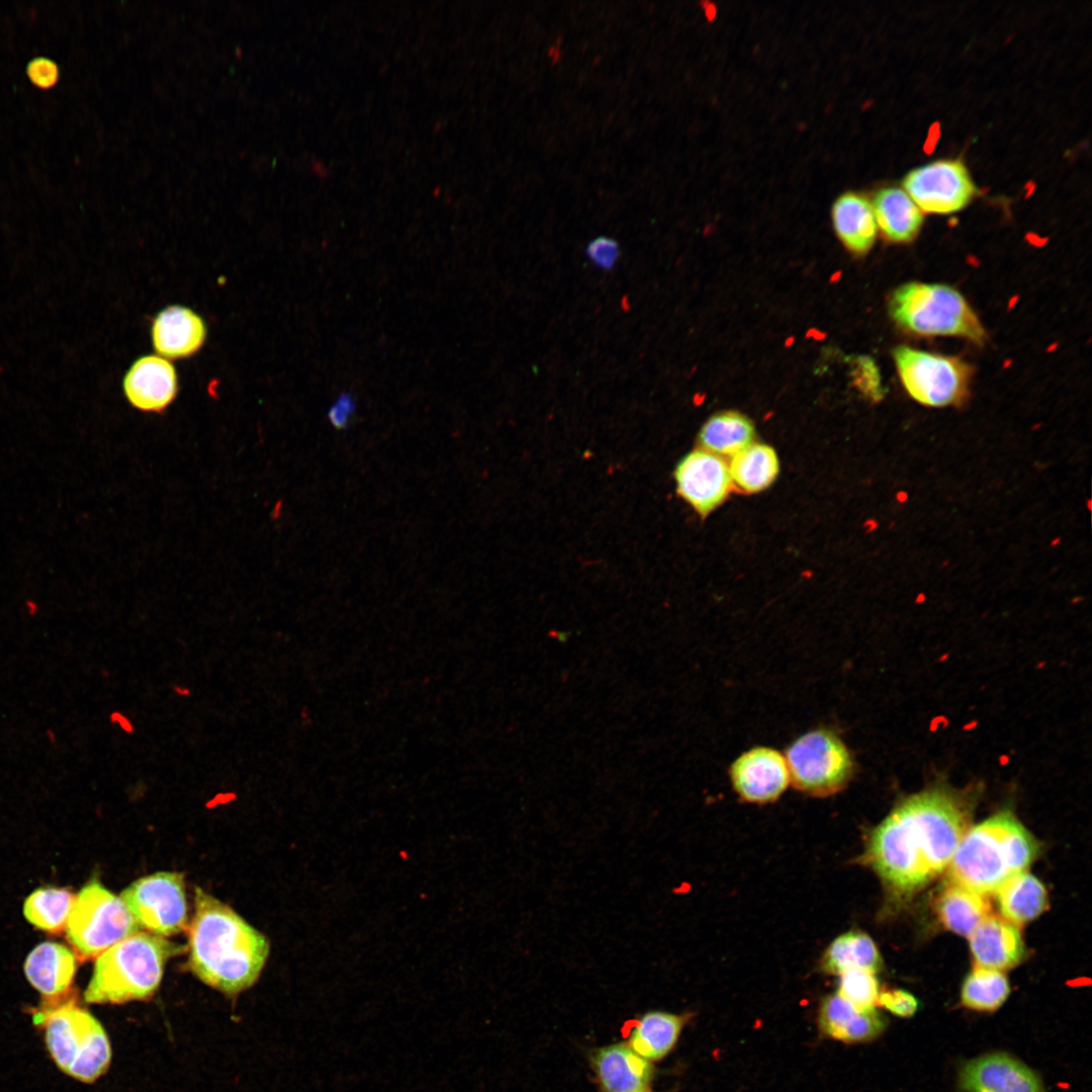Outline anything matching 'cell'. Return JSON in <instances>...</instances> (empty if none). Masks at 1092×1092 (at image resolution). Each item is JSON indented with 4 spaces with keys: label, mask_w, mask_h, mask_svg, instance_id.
Masks as SVG:
<instances>
[{
    "label": "cell",
    "mask_w": 1092,
    "mask_h": 1092,
    "mask_svg": "<svg viewBox=\"0 0 1092 1092\" xmlns=\"http://www.w3.org/2000/svg\"><path fill=\"white\" fill-rule=\"evenodd\" d=\"M142 929L120 897L97 880L76 895L66 926L69 942L83 959L99 957Z\"/></svg>",
    "instance_id": "52a82bcc"
},
{
    "label": "cell",
    "mask_w": 1092,
    "mask_h": 1092,
    "mask_svg": "<svg viewBox=\"0 0 1092 1092\" xmlns=\"http://www.w3.org/2000/svg\"><path fill=\"white\" fill-rule=\"evenodd\" d=\"M976 966L1003 971L1017 966L1025 956L1018 927L996 916L986 917L970 935Z\"/></svg>",
    "instance_id": "ac0fdd59"
},
{
    "label": "cell",
    "mask_w": 1092,
    "mask_h": 1092,
    "mask_svg": "<svg viewBox=\"0 0 1092 1092\" xmlns=\"http://www.w3.org/2000/svg\"><path fill=\"white\" fill-rule=\"evenodd\" d=\"M206 335L202 318L183 306H169L158 313L152 326L155 350L163 357L180 359L193 355Z\"/></svg>",
    "instance_id": "ffe728a7"
},
{
    "label": "cell",
    "mask_w": 1092,
    "mask_h": 1092,
    "mask_svg": "<svg viewBox=\"0 0 1092 1092\" xmlns=\"http://www.w3.org/2000/svg\"><path fill=\"white\" fill-rule=\"evenodd\" d=\"M44 736L49 743L55 745L58 741L57 732L53 728H47L44 730Z\"/></svg>",
    "instance_id": "74e56055"
},
{
    "label": "cell",
    "mask_w": 1092,
    "mask_h": 1092,
    "mask_svg": "<svg viewBox=\"0 0 1092 1092\" xmlns=\"http://www.w3.org/2000/svg\"><path fill=\"white\" fill-rule=\"evenodd\" d=\"M996 894L1001 914L1017 927L1036 918L1048 906L1044 886L1025 872L1007 880Z\"/></svg>",
    "instance_id": "cb8c5ba5"
},
{
    "label": "cell",
    "mask_w": 1092,
    "mask_h": 1092,
    "mask_svg": "<svg viewBox=\"0 0 1092 1092\" xmlns=\"http://www.w3.org/2000/svg\"><path fill=\"white\" fill-rule=\"evenodd\" d=\"M1010 987L1001 971L975 966L967 976L961 993L962 1003L977 1011H994L1007 999Z\"/></svg>",
    "instance_id": "f546056e"
},
{
    "label": "cell",
    "mask_w": 1092,
    "mask_h": 1092,
    "mask_svg": "<svg viewBox=\"0 0 1092 1092\" xmlns=\"http://www.w3.org/2000/svg\"><path fill=\"white\" fill-rule=\"evenodd\" d=\"M76 972L75 954L57 942L36 945L27 956L24 973L43 997V1002H55L68 996Z\"/></svg>",
    "instance_id": "e0dca14e"
},
{
    "label": "cell",
    "mask_w": 1092,
    "mask_h": 1092,
    "mask_svg": "<svg viewBox=\"0 0 1092 1092\" xmlns=\"http://www.w3.org/2000/svg\"><path fill=\"white\" fill-rule=\"evenodd\" d=\"M586 253L588 258L600 268L611 269L618 260V243L607 237H598L589 242Z\"/></svg>",
    "instance_id": "e575fe53"
},
{
    "label": "cell",
    "mask_w": 1092,
    "mask_h": 1092,
    "mask_svg": "<svg viewBox=\"0 0 1092 1092\" xmlns=\"http://www.w3.org/2000/svg\"><path fill=\"white\" fill-rule=\"evenodd\" d=\"M177 375L173 365L155 355L136 360L123 379L128 402L147 413L164 411L177 394Z\"/></svg>",
    "instance_id": "9a60e30c"
},
{
    "label": "cell",
    "mask_w": 1092,
    "mask_h": 1092,
    "mask_svg": "<svg viewBox=\"0 0 1092 1092\" xmlns=\"http://www.w3.org/2000/svg\"><path fill=\"white\" fill-rule=\"evenodd\" d=\"M26 76L30 83L41 90L54 88L60 79V69L56 62L46 57L31 59L26 66Z\"/></svg>",
    "instance_id": "d6a6232c"
},
{
    "label": "cell",
    "mask_w": 1092,
    "mask_h": 1092,
    "mask_svg": "<svg viewBox=\"0 0 1092 1092\" xmlns=\"http://www.w3.org/2000/svg\"><path fill=\"white\" fill-rule=\"evenodd\" d=\"M967 1092H1046L1036 1074L1005 1053H991L969 1061L960 1073Z\"/></svg>",
    "instance_id": "5bb4252c"
},
{
    "label": "cell",
    "mask_w": 1092,
    "mask_h": 1092,
    "mask_svg": "<svg viewBox=\"0 0 1092 1092\" xmlns=\"http://www.w3.org/2000/svg\"><path fill=\"white\" fill-rule=\"evenodd\" d=\"M878 230L894 243H908L916 238L923 223V212L902 188H881L872 201Z\"/></svg>",
    "instance_id": "44dd1931"
},
{
    "label": "cell",
    "mask_w": 1092,
    "mask_h": 1092,
    "mask_svg": "<svg viewBox=\"0 0 1092 1092\" xmlns=\"http://www.w3.org/2000/svg\"><path fill=\"white\" fill-rule=\"evenodd\" d=\"M881 967L882 959L876 943L859 930H850L836 937L821 960L823 972L838 976L852 970L876 973Z\"/></svg>",
    "instance_id": "d4e9b609"
},
{
    "label": "cell",
    "mask_w": 1092,
    "mask_h": 1092,
    "mask_svg": "<svg viewBox=\"0 0 1092 1092\" xmlns=\"http://www.w3.org/2000/svg\"><path fill=\"white\" fill-rule=\"evenodd\" d=\"M356 403L349 393H342L328 411V419L337 429H345L355 413Z\"/></svg>",
    "instance_id": "d590c367"
},
{
    "label": "cell",
    "mask_w": 1092,
    "mask_h": 1092,
    "mask_svg": "<svg viewBox=\"0 0 1092 1092\" xmlns=\"http://www.w3.org/2000/svg\"><path fill=\"white\" fill-rule=\"evenodd\" d=\"M903 189L922 212L935 214L964 209L977 193L967 167L958 160H938L911 170Z\"/></svg>",
    "instance_id": "8fae6325"
},
{
    "label": "cell",
    "mask_w": 1092,
    "mask_h": 1092,
    "mask_svg": "<svg viewBox=\"0 0 1092 1092\" xmlns=\"http://www.w3.org/2000/svg\"><path fill=\"white\" fill-rule=\"evenodd\" d=\"M831 216L837 237L849 251L863 254L872 248L879 230L872 202L866 196L852 191L839 195Z\"/></svg>",
    "instance_id": "7402d4cb"
},
{
    "label": "cell",
    "mask_w": 1092,
    "mask_h": 1092,
    "mask_svg": "<svg viewBox=\"0 0 1092 1092\" xmlns=\"http://www.w3.org/2000/svg\"><path fill=\"white\" fill-rule=\"evenodd\" d=\"M729 776L737 795L757 804L776 801L791 782L785 755L767 746H756L740 754L731 763Z\"/></svg>",
    "instance_id": "4fadbf2b"
},
{
    "label": "cell",
    "mask_w": 1092,
    "mask_h": 1092,
    "mask_svg": "<svg viewBox=\"0 0 1092 1092\" xmlns=\"http://www.w3.org/2000/svg\"><path fill=\"white\" fill-rule=\"evenodd\" d=\"M265 935L200 888L189 931V966L206 985L238 994L258 979L269 956Z\"/></svg>",
    "instance_id": "7a4b0ae2"
},
{
    "label": "cell",
    "mask_w": 1092,
    "mask_h": 1092,
    "mask_svg": "<svg viewBox=\"0 0 1092 1092\" xmlns=\"http://www.w3.org/2000/svg\"><path fill=\"white\" fill-rule=\"evenodd\" d=\"M673 477L677 494L702 517L718 508L733 486L726 459L702 448L678 461Z\"/></svg>",
    "instance_id": "7c38bea8"
},
{
    "label": "cell",
    "mask_w": 1092,
    "mask_h": 1092,
    "mask_svg": "<svg viewBox=\"0 0 1092 1092\" xmlns=\"http://www.w3.org/2000/svg\"><path fill=\"white\" fill-rule=\"evenodd\" d=\"M1039 847L1035 838L1008 812L968 829L948 866L951 883L986 896L1024 872Z\"/></svg>",
    "instance_id": "3957f363"
},
{
    "label": "cell",
    "mask_w": 1092,
    "mask_h": 1092,
    "mask_svg": "<svg viewBox=\"0 0 1092 1092\" xmlns=\"http://www.w3.org/2000/svg\"><path fill=\"white\" fill-rule=\"evenodd\" d=\"M687 1016L652 1010L632 1026L627 1044L643 1059L653 1062L666 1057L675 1046Z\"/></svg>",
    "instance_id": "603a6c76"
},
{
    "label": "cell",
    "mask_w": 1092,
    "mask_h": 1092,
    "mask_svg": "<svg viewBox=\"0 0 1092 1092\" xmlns=\"http://www.w3.org/2000/svg\"><path fill=\"white\" fill-rule=\"evenodd\" d=\"M637 1092H650V1091L648 1089H644V1090H640V1091H637Z\"/></svg>",
    "instance_id": "f35d334b"
},
{
    "label": "cell",
    "mask_w": 1092,
    "mask_h": 1092,
    "mask_svg": "<svg viewBox=\"0 0 1092 1092\" xmlns=\"http://www.w3.org/2000/svg\"><path fill=\"white\" fill-rule=\"evenodd\" d=\"M728 465L732 483L746 493L767 488L780 471V461L775 449L755 442L733 455Z\"/></svg>",
    "instance_id": "484cf974"
},
{
    "label": "cell",
    "mask_w": 1092,
    "mask_h": 1092,
    "mask_svg": "<svg viewBox=\"0 0 1092 1092\" xmlns=\"http://www.w3.org/2000/svg\"><path fill=\"white\" fill-rule=\"evenodd\" d=\"M179 951V945L151 932L126 937L97 957L85 1001L121 1004L152 997L166 962Z\"/></svg>",
    "instance_id": "277c9868"
},
{
    "label": "cell",
    "mask_w": 1092,
    "mask_h": 1092,
    "mask_svg": "<svg viewBox=\"0 0 1092 1092\" xmlns=\"http://www.w3.org/2000/svg\"><path fill=\"white\" fill-rule=\"evenodd\" d=\"M120 899L142 928L159 936L181 932L187 922V902L183 876L156 873L125 888Z\"/></svg>",
    "instance_id": "30bf717a"
},
{
    "label": "cell",
    "mask_w": 1092,
    "mask_h": 1092,
    "mask_svg": "<svg viewBox=\"0 0 1092 1092\" xmlns=\"http://www.w3.org/2000/svg\"><path fill=\"white\" fill-rule=\"evenodd\" d=\"M109 720L111 723L118 724L119 727L127 733L132 732L133 730L130 721L118 711L111 712V714L109 715Z\"/></svg>",
    "instance_id": "8d00e7d4"
},
{
    "label": "cell",
    "mask_w": 1092,
    "mask_h": 1092,
    "mask_svg": "<svg viewBox=\"0 0 1092 1092\" xmlns=\"http://www.w3.org/2000/svg\"><path fill=\"white\" fill-rule=\"evenodd\" d=\"M753 438L754 428L748 418L737 412H723L706 421L698 442L702 449L726 459L751 444Z\"/></svg>",
    "instance_id": "83f0119b"
},
{
    "label": "cell",
    "mask_w": 1092,
    "mask_h": 1092,
    "mask_svg": "<svg viewBox=\"0 0 1092 1092\" xmlns=\"http://www.w3.org/2000/svg\"><path fill=\"white\" fill-rule=\"evenodd\" d=\"M878 1004L900 1017H910L918 1009L917 999L909 992L900 989L880 992Z\"/></svg>",
    "instance_id": "836d02e7"
},
{
    "label": "cell",
    "mask_w": 1092,
    "mask_h": 1092,
    "mask_svg": "<svg viewBox=\"0 0 1092 1092\" xmlns=\"http://www.w3.org/2000/svg\"><path fill=\"white\" fill-rule=\"evenodd\" d=\"M836 993L858 1008H876L880 994L879 983L875 973L863 970L847 971L839 975Z\"/></svg>",
    "instance_id": "4dcf8cb0"
},
{
    "label": "cell",
    "mask_w": 1092,
    "mask_h": 1092,
    "mask_svg": "<svg viewBox=\"0 0 1092 1092\" xmlns=\"http://www.w3.org/2000/svg\"><path fill=\"white\" fill-rule=\"evenodd\" d=\"M818 1022L824 1034L846 1043L872 1040L886 1026L876 1008H858L837 993L822 1001Z\"/></svg>",
    "instance_id": "d6986e66"
},
{
    "label": "cell",
    "mask_w": 1092,
    "mask_h": 1092,
    "mask_svg": "<svg viewBox=\"0 0 1092 1092\" xmlns=\"http://www.w3.org/2000/svg\"><path fill=\"white\" fill-rule=\"evenodd\" d=\"M967 830V813L953 795L925 791L899 803L874 829L861 859L891 893L904 896L949 866Z\"/></svg>",
    "instance_id": "6da1fadb"
},
{
    "label": "cell",
    "mask_w": 1092,
    "mask_h": 1092,
    "mask_svg": "<svg viewBox=\"0 0 1092 1092\" xmlns=\"http://www.w3.org/2000/svg\"><path fill=\"white\" fill-rule=\"evenodd\" d=\"M33 1022L44 1032L56 1065L67 1075L92 1083L109 1067L111 1048L101 1023L73 998L43 1002Z\"/></svg>",
    "instance_id": "5b68a950"
},
{
    "label": "cell",
    "mask_w": 1092,
    "mask_h": 1092,
    "mask_svg": "<svg viewBox=\"0 0 1092 1092\" xmlns=\"http://www.w3.org/2000/svg\"><path fill=\"white\" fill-rule=\"evenodd\" d=\"M894 360L906 391L921 404L954 405L968 395L971 367L960 358L901 346Z\"/></svg>",
    "instance_id": "9c48e42d"
},
{
    "label": "cell",
    "mask_w": 1092,
    "mask_h": 1092,
    "mask_svg": "<svg viewBox=\"0 0 1092 1092\" xmlns=\"http://www.w3.org/2000/svg\"><path fill=\"white\" fill-rule=\"evenodd\" d=\"M76 895L63 888H41L25 900L23 913L36 928L57 933L66 929Z\"/></svg>",
    "instance_id": "f1b7e54d"
},
{
    "label": "cell",
    "mask_w": 1092,
    "mask_h": 1092,
    "mask_svg": "<svg viewBox=\"0 0 1092 1092\" xmlns=\"http://www.w3.org/2000/svg\"><path fill=\"white\" fill-rule=\"evenodd\" d=\"M890 314L904 331L949 336L982 344L985 329L966 298L945 284L909 282L891 295Z\"/></svg>",
    "instance_id": "8992f818"
},
{
    "label": "cell",
    "mask_w": 1092,
    "mask_h": 1092,
    "mask_svg": "<svg viewBox=\"0 0 1092 1092\" xmlns=\"http://www.w3.org/2000/svg\"><path fill=\"white\" fill-rule=\"evenodd\" d=\"M785 758L794 787L815 797L840 792L854 770L848 747L828 728L812 729L797 737L788 746Z\"/></svg>",
    "instance_id": "ba28073f"
},
{
    "label": "cell",
    "mask_w": 1092,
    "mask_h": 1092,
    "mask_svg": "<svg viewBox=\"0 0 1092 1092\" xmlns=\"http://www.w3.org/2000/svg\"><path fill=\"white\" fill-rule=\"evenodd\" d=\"M590 1065L604 1092H637L647 1089L654 1075L651 1062L622 1042L594 1051Z\"/></svg>",
    "instance_id": "2e32d148"
},
{
    "label": "cell",
    "mask_w": 1092,
    "mask_h": 1092,
    "mask_svg": "<svg viewBox=\"0 0 1092 1092\" xmlns=\"http://www.w3.org/2000/svg\"><path fill=\"white\" fill-rule=\"evenodd\" d=\"M936 908L945 928L964 936H970L990 912L984 896L954 883L940 893Z\"/></svg>",
    "instance_id": "4316f807"
},
{
    "label": "cell",
    "mask_w": 1092,
    "mask_h": 1092,
    "mask_svg": "<svg viewBox=\"0 0 1092 1092\" xmlns=\"http://www.w3.org/2000/svg\"><path fill=\"white\" fill-rule=\"evenodd\" d=\"M852 378L857 388L873 399L882 396L879 370L872 359L858 357L852 365Z\"/></svg>",
    "instance_id": "1f68e13d"
}]
</instances>
